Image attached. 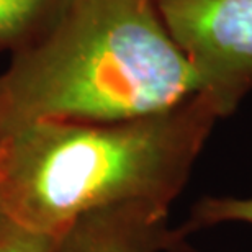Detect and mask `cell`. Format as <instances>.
<instances>
[{
	"instance_id": "1",
	"label": "cell",
	"mask_w": 252,
	"mask_h": 252,
	"mask_svg": "<svg viewBox=\"0 0 252 252\" xmlns=\"http://www.w3.org/2000/svg\"><path fill=\"white\" fill-rule=\"evenodd\" d=\"M220 118L215 100L198 92L139 118L25 126L0 141V205L20 228L54 238L94 210L169 208Z\"/></svg>"
},
{
	"instance_id": "2",
	"label": "cell",
	"mask_w": 252,
	"mask_h": 252,
	"mask_svg": "<svg viewBox=\"0 0 252 252\" xmlns=\"http://www.w3.org/2000/svg\"><path fill=\"white\" fill-rule=\"evenodd\" d=\"M201 92L156 0H70L0 72V141L43 122L110 123Z\"/></svg>"
},
{
	"instance_id": "3",
	"label": "cell",
	"mask_w": 252,
	"mask_h": 252,
	"mask_svg": "<svg viewBox=\"0 0 252 252\" xmlns=\"http://www.w3.org/2000/svg\"><path fill=\"white\" fill-rule=\"evenodd\" d=\"M201 92L228 117L252 92V0H156Z\"/></svg>"
},
{
	"instance_id": "4",
	"label": "cell",
	"mask_w": 252,
	"mask_h": 252,
	"mask_svg": "<svg viewBox=\"0 0 252 252\" xmlns=\"http://www.w3.org/2000/svg\"><path fill=\"white\" fill-rule=\"evenodd\" d=\"M169 208L125 203L75 218L54 241L53 252H160L184 249L185 231L167 226Z\"/></svg>"
},
{
	"instance_id": "5",
	"label": "cell",
	"mask_w": 252,
	"mask_h": 252,
	"mask_svg": "<svg viewBox=\"0 0 252 252\" xmlns=\"http://www.w3.org/2000/svg\"><path fill=\"white\" fill-rule=\"evenodd\" d=\"M70 0H0V51H18L43 36Z\"/></svg>"
},
{
	"instance_id": "6",
	"label": "cell",
	"mask_w": 252,
	"mask_h": 252,
	"mask_svg": "<svg viewBox=\"0 0 252 252\" xmlns=\"http://www.w3.org/2000/svg\"><path fill=\"white\" fill-rule=\"evenodd\" d=\"M223 221H246L252 223V198H205L191 211L190 223L184 231L189 233L191 229L201 226H213Z\"/></svg>"
},
{
	"instance_id": "7",
	"label": "cell",
	"mask_w": 252,
	"mask_h": 252,
	"mask_svg": "<svg viewBox=\"0 0 252 252\" xmlns=\"http://www.w3.org/2000/svg\"><path fill=\"white\" fill-rule=\"evenodd\" d=\"M54 236L20 228L12 221L0 229V252H53Z\"/></svg>"
},
{
	"instance_id": "8",
	"label": "cell",
	"mask_w": 252,
	"mask_h": 252,
	"mask_svg": "<svg viewBox=\"0 0 252 252\" xmlns=\"http://www.w3.org/2000/svg\"><path fill=\"white\" fill-rule=\"evenodd\" d=\"M8 218H7V215H5V211H3V208H2V205H0V229L3 228L5 224L8 223Z\"/></svg>"
}]
</instances>
